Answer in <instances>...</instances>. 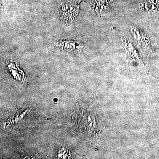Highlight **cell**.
I'll use <instances>...</instances> for the list:
<instances>
[{
	"label": "cell",
	"instance_id": "cell-2",
	"mask_svg": "<svg viewBox=\"0 0 159 159\" xmlns=\"http://www.w3.org/2000/svg\"><path fill=\"white\" fill-rule=\"evenodd\" d=\"M131 30L134 38L137 41L139 45L145 47H148L149 45V40L148 38L144 35L140 29H138L134 26H132L131 28Z\"/></svg>",
	"mask_w": 159,
	"mask_h": 159
},
{
	"label": "cell",
	"instance_id": "cell-1",
	"mask_svg": "<svg viewBox=\"0 0 159 159\" xmlns=\"http://www.w3.org/2000/svg\"><path fill=\"white\" fill-rule=\"evenodd\" d=\"M61 18L66 23H72L76 20L78 15L77 6L71 3L63 4L60 9Z\"/></svg>",
	"mask_w": 159,
	"mask_h": 159
},
{
	"label": "cell",
	"instance_id": "cell-3",
	"mask_svg": "<svg viewBox=\"0 0 159 159\" xmlns=\"http://www.w3.org/2000/svg\"><path fill=\"white\" fill-rule=\"evenodd\" d=\"M143 10L148 13H155L159 11V0H145Z\"/></svg>",
	"mask_w": 159,
	"mask_h": 159
}]
</instances>
